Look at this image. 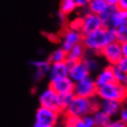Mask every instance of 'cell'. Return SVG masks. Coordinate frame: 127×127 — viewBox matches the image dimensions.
<instances>
[{"instance_id":"cell-2","label":"cell","mask_w":127,"mask_h":127,"mask_svg":"<svg viewBox=\"0 0 127 127\" xmlns=\"http://www.w3.org/2000/svg\"><path fill=\"white\" fill-rule=\"evenodd\" d=\"M99 99L97 97L92 98L75 96L70 104L64 110L63 115L71 117L81 118L87 115H91L94 111L98 109Z\"/></svg>"},{"instance_id":"cell-18","label":"cell","mask_w":127,"mask_h":127,"mask_svg":"<svg viewBox=\"0 0 127 127\" xmlns=\"http://www.w3.org/2000/svg\"><path fill=\"white\" fill-rule=\"evenodd\" d=\"M122 106H123L122 103L111 101V100H100L99 99V103H98V109L101 110L111 118L119 114Z\"/></svg>"},{"instance_id":"cell-4","label":"cell","mask_w":127,"mask_h":127,"mask_svg":"<svg viewBox=\"0 0 127 127\" xmlns=\"http://www.w3.org/2000/svg\"><path fill=\"white\" fill-rule=\"evenodd\" d=\"M99 56L107 62L108 65H111V66L117 65L124 58L123 53H122L121 42L116 41L108 43L100 52Z\"/></svg>"},{"instance_id":"cell-24","label":"cell","mask_w":127,"mask_h":127,"mask_svg":"<svg viewBox=\"0 0 127 127\" xmlns=\"http://www.w3.org/2000/svg\"><path fill=\"white\" fill-rule=\"evenodd\" d=\"M75 95L74 93H64V94H57L58 106L60 109V111L64 113V110L67 108V106L72 101Z\"/></svg>"},{"instance_id":"cell-33","label":"cell","mask_w":127,"mask_h":127,"mask_svg":"<svg viewBox=\"0 0 127 127\" xmlns=\"http://www.w3.org/2000/svg\"><path fill=\"white\" fill-rule=\"evenodd\" d=\"M106 4L110 6H117L118 1L119 0H104Z\"/></svg>"},{"instance_id":"cell-21","label":"cell","mask_w":127,"mask_h":127,"mask_svg":"<svg viewBox=\"0 0 127 127\" xmlns=\"http://www.w3.org/2000/svg\"><path fill=\"white\" fill-rule=\"evenodd\" d=\"M91 116L94 121L95 127H103L111 121V118L99 109H97L96 111H93Z\"/></svg>"},{"instance_id":"cell-27","label":"cell","mask_w":127,"mask_h":127,"mask_svg":"<svg viewBox=\"0 0 127 127\" xmlns=\"http://www.w3.org/2000/svg\"><path fill=\"white\" fill-rule=\"evenodd\" d=\"M119 120L122 122V123H124V124H126L127 125V104L126 103H124L123 104L121 108V111L119 112Z\"/></svg>"},{"instance_id":"cell-32","label":"cell","mask_w":127,"mask_h":127,"mask_svg":"<svg viewBox=\"0 0 127 127\" xmlns=\"http://www.w3.org/2000/svg\"><path fill=\"white\" fill-rule=\"evenodd\" d=\"M121 47H122L123 56H124V58H126L127 59V41L121 42Z\"/></svg>"},{"instance_id":"cell-14","label":"cell","mask_w":127,"mask_h":127,"mask_svg":"<svg viewBox=\"0 0 127 127\" xmlns=\"http://www.w3.org/2000/svg\"><path fill=\"white\" fill-rule=\"evenodd\" d=\"M64 127H95L91 115L81 118L71 117L64 115Z\"/></svg>"},{"instance_id":"cell-29","label":"cell","mask_w":127,"mask_h":127,"mask_svg":"<svg viewBox=\"0 0 127 127\" xmlns=\"http://www.w3.org/2000/svg\"><path fill=\"white\" fill-rule=\"evenodd\" d=\"M76 6H77V8L79 9H84L86 8L89 3L90 2V0H75Z\"/></svg>"},{"instance_id":"cell-30","label":"cell","mask_w":127,"mask_h":127,"mask_svg":"<svg viewBox=\"0 0 127 127\" xmlns=\"http://www.w3.org/2000/svg\"><path fill=\"white\" fill-rule=\"evenodd\" d=\"M115 66H117L120 70L127 73V59L126 58H123L121 62L118 64L117 65H115Z\"/></svg>"},{"instance_id":"cell-11","label":"cell","mask_w":127,"mask_h":127,"mask_svg":"<svg viewBox=\"0 0 127 127\" xmlns=\"http://www.w3.org/2000/svg\"><path fill=\"white\" fill-rule=\"evenodd\" d=\"M127 19V11L122 10L118 7H114L110 14L108 19L104 23L103 27L107 29L117 30Z\"/></svg>"},{"instance_id":"cell-23","label":"cell","mask_w":127,"mask_h":127,"mask_svg":"<svg viewBox=\"0 0 127 127\" xmlns=\"http://www.w3.org/2000/svg\"><path fill=\"white\" fill-rule=\"evenodd\" d=\"M47 60L51 64L61 63L66 61V52L64 51L61 47L55 49L49 54Z\"/></svg>"},{"instance_id":"cell-26","label":"cell","mask_w":127,"mask_h":127,"mask_svg":"<svg viewBox=\"0 0 127 127\" xmlns=\"http://www.w3.org/2000/svg\"><path fill=\"white\" fill-rule=\"evenodd\" d=\"M117 41L120 42L127 41V19L122 24L117 30Z\"/></svg>"},{"instance_id":"cell-22","label":"cell","mask_w":127,"mask_h":127,"mask_svg":"<svg viewBox=\"0 0 127 127\" xmlns=\"http://www.w3.org/2000/svg\"><path fill=\"white\" fill-rule=\"evenodd\" d=\"M77 8L75 0H61L59 5V12L63 14L64 16L68 17L73 14Z\"/></svg>"},{"instance_id":"cell-3","label":"cell","mask_w":127,"mask_h":127,"mask_svg":"<svg viewBox=\"0 0 127 127\" xmlns=\"http://www.w3.org/2000/svg\"><path fill=\"white\" fill-rule=\"evenodd\" d=\"M96 97L100 100H111L124 104L127 100V87L113 82L97 89Z\"/></svg>"},{"instance_id":"cell-15","label":"cell","mask_w":127,"mask_h":127,"mask_svg":"<svg viewBox=\"0 0 127 127\" xmlns=\"http://www.w3.org/2000/svg\"><path fill=\"white\" fill-rule=\"evenodd\" d=\"M31 65L34 68L33 79L35 81H41L49 73L51 63L48 60H33L31 62Z\"/></svg>"},{"instance_id":"cell-12","label":"cell","mask_w":127,"mask_h":127,"mask_svg":"<svg viewBox=\"0 0 127 127\" xmlns=\"http://www.w3.org/2000/svg\"><path fill=\"white\" fill-rule=\"evenodd\" d=\"M68 74H69V64L65 61L61 63L51 64L48 76H49L50 82H53V81L67 77Z\"/></svg>"},{"instance_id":"cell-31","label":"cell","mask_w":127,"mask_h":127,"mask_svg":"<svg viewBox=\"0 0 127 127\" xmlns=\"http://www.w3.org/2000/svg\"><path fill=\"white\" fill-rule=\"evenodd\" d=\"M116 7L124 10V11H127V0H119Z\"/></svg>"},{"instance_id":"cell-8","label":"cell","mask_w":127,"mask_h":127,"mask_svg":"<svg viewBox=\"0 0 127 127\" xmlns=\"http://www.w3.org/2000/svg\"><path fill=\"white\" fill-rule=\"evenodd\" d=\"M61 115L63 114L58 111L40 106L35 113V123L55 127L59 122Z\"/></svg>"},{"instance_id":"cell-6","label":"cell","mask_w":127,"mask_h":127,"mask_svg":"<svg viewBox=\"0 0 127 127\" xmlns=\"http://www.w3.org/2000/svg\"><path fill=\"white\" fill-rule=\"evenodd\" d=\"M98 87L96 85L95 80L91 76L87 77L85 79L75 83L74 86V95L83 97V98H92L97 95Z\"/></svg>"},{"instance_id":"cell-34","label":"cell","mask_w":127,"mask_h":127,"mask_svg":"<svg viewBox=\"0 0 127 127\" xmlns=\"http://www.w3.org/2000/svg\"><path fill=\"white\" fill-rule=\"evenodd\" d=\"M33 127H54V126H49V125H43V124H37V123H35Z\"/></svg>"},{"instance_id":"cell-16","label":"cell","mask_w":127,"mask_h":127,"mask_svg":"<svg viewBox=\"0 0 127 127\" xmlns=\"http://www.w3.org/2000/svg\"><path fill=\"white\" fill-rule=\"evenodd\" d=\"M75 83L69 77H64L62 79L53 81L49 83V87L54 89L57 94H64V93H73Z\"/></svg>"},{"instance_id":"cell-19","label":"cell","mask_w":127,"mask_h":127,"mask_svg":"<svg viewBox=\"0 0 127 127\" xmlns=\"http://www.w3.org/2000/svg\"><path fill=\"white\" fill-rule=\"evenodd\" d=\"M100 56L98 54H95L93 53L87 51L86 56L84 58V62L86 64L88 69L90 72V75L94 73H98L99 70L101 69V62L99 60Z\"/></svg>"},{"instance_id":"cell-20","label":"cell","mask_w":127,"mask_h":127,"mask_svg":"<svg viewBox=\"0 0 127 127\" xmlns=\"http://www.w3.org/2000/svg\"><path fill=\"white\" fill-rule=\"evenodd\" d=\"M108 6H109L106 4L104 0H90V2L85 9L87 12L96 14V15L99 16L107 9Z\"/></svg>"},{"instance_id":"cell-7","label":"cell","mask_w":127,"mask_h":127,"mask_svg":"<svg viewBox=\"0 0 127 127\" xmlns=\"http://www.w3.org/2000/svg\"><path fill=\"white\" fill-rule=\"evenodd\" d=\"M84 12L81 14V19H82V24L80 28V32L83 35L89 34L90 32H93L97 30L101 29L103 27V23L100 19V17L96 14L87 12L86 9H81Z\"/></svg>"},{"instance_id":"cell-9","label":"cell","mask_w":127,"mask_h":127,"mask_svg":"<svg viewBox=\"0 0 127 127\" xmlns=\"http://www.w3.org/2000/svg\"><path fill=\"white\" fill-rule=\"evenodd\" d=\"M39 101H40V105L41 107L51 109V110H54V111H56L58 112L62 113L60 111L59 106H58L57 93L55 92L54 89H52L50 87H48L47 89H44L40 94Z\"/></svg>"},{"instance_id":"cell-10","label":"cell","mask_w":127,"mask_h":127,"mask_svg":"<svg viewBox=\"0 0 127 127\" xmlns=\"http://www.w3.org/2000/svg\"><path fill=\"white\" fill-rule=\"evenodd\" d=\"M90 76V72L88 69L86 64L84 61H79L76 63L69 64V74L68 77L72 80L74 83L85 79Z\"/></svg>"},{"instance_id":"cell-5","label":"cell","mask_w":127,"mask_h":127,"mask_svg":"<svg viewBox=\"0 0 127 127\" xmlns=\"http://www.w3.org/2000/svg\"><path fill=\"white\" fill-rule=\"evenodd\" d=\"M83 34L79 31L70 29L65 27L62 32L59 41H60V47L64 51L69 52L74 46L79 44L82 42Z\"/></svg>"},{"instance_id":"cell-28","label":"cell","mask_w":127,"mask_h":127,"mask_svg":"<svg viewBox=\"0 0 127 127\" xmlns=\"http://www.w3.org/2000/svg\"><path fill=\"white\" fill-rule=\"evenodd\" d=\"M103 127H127V125L122 123L120 120H115V121H111Z\"/></svg>"},{"instance_id":"cell-25","label":"cell","mask_w":127,"mask_h":127,"mask_svg":"<svg viewBox=\"0 0 127 127\" xmlns=\"http://www.w3.org/2000/svg\"><path fill=\"white\" fill-rule=\"evenodd\" d=\"M113 73H114L115 82L127 87V73L120 70L117 66H113Z\"/></svg>"},{"instance_id":"cell-13","label":"cell","mask_w":127,"mask_h":127,"mask_svg":"<svg viewBox=\"0 0 127 127\" xmlns=\"http://www.w3.org/2000/svg\"><path fill=\"white\" fill-rule=\"evenodd\" d=\"M94 80H95V83L98 88L115 82L113 66L107 65L105 67H102L97 73L96 76L94 77Z\"/></svg>"},{"instance_id":"cell-17","label":"cell","mask_w":127,"mask_h":127,"mask_svg":"<svg viewBox=\"0 0 127 127\" xmlns=\"http://www.w3.org/2000/svg\"><path fill=\"white\" fill-rule=\"evenodd\" d=\"M87 54V49L83 43L74 46L69 52L66 53V62L68 64H70L76 63V62H79V61L84 60V58L86 56Z\"/></svg>"},{"instance_id":"cell-1","label":"cell","mask_w":127,"mask_h":127,"mask_svg":"<svg viewBox=\"0 0 127 127\" xmlns=\"http://www.w3.org/2000/svg\"><path fill=\"white\" fill-rule=\"evenodd\" d=\"M117 41L116 30L107 29L102 27L101 29L83 35L82 43L88 52L99 55L100 52L106 45L111 41Z\"/></svg>"}]
</instances>
